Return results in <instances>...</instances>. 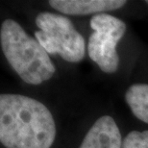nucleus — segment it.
<instances>
[{"mask_svg": "<svg viewBox=\"0 0 148 148\" xmlns=\"http://www.w3.org/2000/svg\"><path fill=\"white\" fill-rule=\"evenodd\" d=\"M0 44L9 64L25 83L40 85L54 75L56 67L49 54L16 20L2 22Z\"/></svg>", "mask_w": 148, "mask_h": 148, "instance_id": "obj_2", "label": "nucleus"}, {"mask_svg": "<svg viewBox=\"0 0 148 148\" xmlns=\"http://www.w3.org/2000/svg\"><path fill=\"white\" fill-rule=\"evenodd\" d=\"M125 101L138 119L148 124V84L132 85L125 93Z\"/></svg>", "mask_w": 148, "mask_h": 148, "instance_id": "obj_7", "label": "nucleus"}, {"mask_svg": "<svg viewBox=\"0 0 148 148\" xmlns=\"http://www.w3.org/2000/svg\"><path fill=\"white\" fill-rule=\"evenodd\" d=\"M56 123L45 105L20 94L0 95V141L6 148H50Z\"/></svg>", "mask_w": 148, "mask_h": 148, "instance_id": "obj_1", "label": "nucleus"}, {"mask_svg": "<svg viewBox=\"0 0 148 148\" xmlns=\"http://www.w3.org/2000/svg\"><path fill=\"white\" fill-rule=\"evenodd\" d=\"M122 140L114 118L103 115L90 127L79 148H120Z\"/></svg>", "mask_w": 148, "mask_h": 148, "instance_id": "obj_5", "label": "nucleus"}, {"mask_svg": "<svg viewBox=\"0 0 148 148\" xmlns=\"http://www.w3.org/2000/svg\"><path fill=\"white\" fill-rule=\"evenodd\" d=\"M90 24L94 32L88 38V57L103 72L114 73L119 66L116 45L125 35V22L112 14L102 13L94 14Z\"/></svg>", "mask_w": 148, "mask_h": 148, "instance_id": "obj_4", "label": "nucleus"}, {"mask_svg": "<svg viewBox=\"0 0 148 148\" xmlns=\"http://www.w3.org/2000/svg\"><path fill=\"white\" fill-rule=\"evenodd\" d=\"M120 148H148V130L130 132L122 140Z\"/></svg>", "mask_w": 148, "mask_h": 148, "instance_id": "obj_8", "label": "nucleus"}, {"mask_svg": "<svg viewBox=\"0 0 148 148\" xmlns=\"http://www.w3.org/2000/svg\"><path fill=\"white\" fill-rule=\"evenodd\" d=\"M36 24L40 30L35 32V38L48 54H59L69 63L84 59L85 40L69 17L42 12L37 16Z\"/></svg>", "mask_w": 148, "mask_h": 148, "instance_id": "obj_3", "label": "nucleus"}, {"mask_svg": "<svg viewBox=\"0 0 148 148\" xmlns=\"http://www.w3.org/2000/svg\"><path fill=\"white\" fill-rule=\"evenodd\" d=\"M54 10L70 16H86L114 11L126 4L125 0H50Z\"/></svg>", "mask_w": 148, "mask_h": 148, "instance_id": "obj_6", "label": "nucleus"}, {"mask_svg": "<svg viewBox=\"0 0 148 148\" xmlns=\"http://www.w3.org/2000/svg\"><path fill=\"white\" fill-rule=\"evenodd\" d=\"M146 3H147V4H148V0H147V1H146Z\"/></svg>", "mask_w": 148, "mask_h": 148, "instance_id": "obj_9", "label": "nucleus"}]
</instances>
